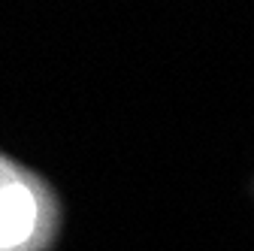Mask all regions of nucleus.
Returning a JSON list of instances; mask_svg holds the SVG:
<instances>
[{"label":"nucleus","mask_w":254,"mask_h":251,"mask_svg":"<svg viewBox=\"0 0 254 251\" xmlns=\"http://www.w3.org/2000/svg\"><path fill=\"white\" fill-rule=\"evenodd\" d=\"M46 206L49 194L43 182L0 154V248L21 242L40 224Z\"/></svg>","instance_id":"f257e3e1"}]
</instances>
